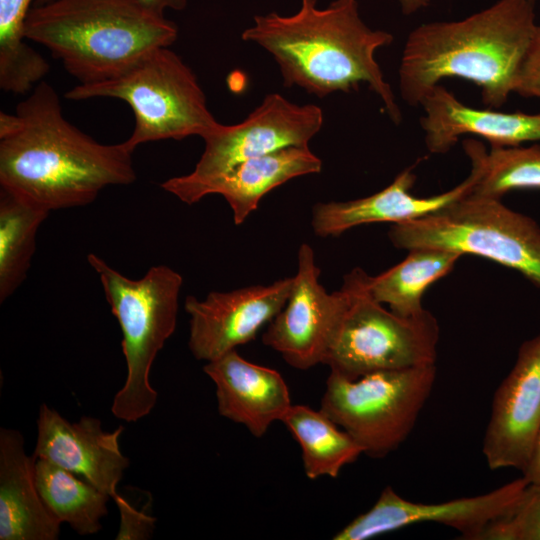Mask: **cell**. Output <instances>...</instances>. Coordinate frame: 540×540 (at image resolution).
<instances>
[{"mask_svg":"<svg viewBox=\"0 0 540 540\" xmlns=\"http://www.w3.org/2000/svg\"><path fill=\"white\" fill-rule=\"evenodd\" d=\"M136 180L125 142L103 144L69 122L57 91L39 82L15 113L0 112V186L48 210L85 206Z\"/></svg>","mask_w":540,"mask_h":540,"instance_id":"obj_1","label":"cell"},{"mask_svg":"<svg viewBox=\"0 0 540 540\" xmlns=\"http://www.w3.org/2000/svg\"><path fill=\"white\" fill-rule=\"evenodd\" d=\"M241 38L273 56L285 87L297 86L323 98L366 83L393 123L400 124V108L375 58L379 48L393 42V35L367 26L358 0H334L325 8L301 2L292 15H256Z\"/></svg>","mask_w":540,"mask_h":540,"instance_id":"obj_2","label":"cell"},{"mask_svg":"<svg viewBox=\"0 0 540 540\" xmlns=\"http://www.w3.org/2000/svg\"><path fill=\"white\" fill-rule=\"evenodd\" d=\"M536 0H498L467 18L425 23L410 32L399 65V89L410 106L444 78L480 87L491 108L506 103L532 45Z\"/></svg>","mask_w":540,"mask_h":540,"instance_id":"obj_3","label":"cell"},{"mask_svg":"<svg viewBox=\"0 0 540 540\" xmlns=\"http://www.w3.org/2000/svg\"><path fill=\"white\" fill-rule=\"evenodd\" d=\"M26 39L47 48L79 84L112 79L178 37L143 0H49L30 9Z\"/></svg>","mask_w":540,"mask_h":540,"instance_id":"obj_4","label":"cell"},{"mask_svg":"<svg viewBox=\"0 0 540 540\" xmlns=\"http://www.w3.org/2000/svg\"><path fill=\"white\" fill-rule=\"evenodd\" d=\"M105 297L122 331L127 376L111 407L118 419L136 422L157 401L150 384L152 364L176 328L182 276L166 265L151 267L140 279H130L90 253Z\"/></svg>","mask_w":540,"mask_h":540,"instance_id":"obj_5","label":"cell"},{"mask_svg":"<svg viewBox=\"0 0 540 540\" xmlns=\"http://www.w3.org/2000/svg\"><path fill=\"white\" fill-rule=\"evenodd\" d=\"M65 97L73 101L107 97L126 102L135 126L124 142L133 152L147 142L203 138L219 124L196 75L169 47L151 51L112 79L75 85Z\"/></svg>","mask_w":540,"mask_h":540,"instance_id":"obj_6","label":"cell"},{"mask_svg":"<svg viewBox=\"0 0 540 540\" xmlns=\"http://www.w3.org/2000/svg\"><path fill=\"white\" fill-rule=\"evenodd\" d=\"M399 249L438 248L509 267L540 287V226L500 199L469 193L424 217L392 224Z\"/></svg>","mask_w":540,"mask_h":540,"instance_id":"obj_7","label":"cell"},{"mask_svg":"<svg viewBox=\"0 0 540 540\" xmlns=\"http://www.w3.org/2000/svg\"><path fill=\"white\" fill-rule=\"evenodd\" d=\"M361 268L343 279L349 301L323 364L348 379L369 373L434 365L440 328L428 310L402 317L383 307L367 287Z\"/></svg>","mask_w":540,"mask_h":540,"instance_id":"obj_8","label":"cell"},{"mask_svg":"<svg viewBox=\"0 0 540 540\" xmlns=\"http://www.w3.org/2000/svg\"><path fill=\"white\" fill-rule=\"evenodd\" d=\"M436 365L384 370L348 379L330 371L320 410L363 454L383 458L412 432L432 393Z\"/></svg>","mask_w":540,"mask_h":540,"instance_id":"obj_9","label":"cell"},{"mask_svg":"<svg viewBox=\"0 0 540 540\" xmlns=\"http://www.w3.org/2000/svg\"><path fill=\"white\" fill-rule=\"evenodd\" d=\"M124 430L112 432L101 421L82 416L70 422L55 409L42 404L37 419V440L33 456L47 460L89 482L116 503L121 526L116 539H145L151 534L155 519L137 510L117 491L129 460L120 450Z\"/></svg>","mask_w":540,"mask_h":540,"instance_id":"obj_10","label":"cell"},{"mask_svg":"<svg viewBox=\"0 0 540 540\" xmlns=\"http://www.w3.org/2000/svg\"><path fill=\"white\" fill-rule=\"evenodd\" d=\"M323 121L317 105H298L278 93L267 94L242 122L219 123L202 138L203 153L189 174L208 178L248 159L288 147H307Z\"/></svg>","mask_w":540,"mask_h":540,"instance_id":"obj_11","label":"cell"},{"mask_svg":"<svg viewBox=\"0 0 540 540\" xmlns=\"http://www.w3.org/2000/svg\"><path fill=\"white\" fill-rule=\"evenodd\" d=\"M320 268L312 247L298 250V267L290 295L268 323L263 343L293 368L307 370L322 363L349 301L344 285L328 293L319 282Z\"/></svg>","mask_w":540,"mask_h":540,"instance_id":"obj_12","label":"cell"},{"mask_svg":"<svg viewBox=\"0 0 540 540\" xmlns=\"http://www.w3.org/2000/svg\"><path fill=\"white\" fill-rule=\"evenodd\" d=\"M528 482L521 476L485 494L441 503L406 500L385 487L374 505L338 531L334 540H366L413 524L433 522L478 540L484 529L515 504Z\"/></svg>","mask_w":540,"mask_h":540,"instance_id":"obj_13","label":"cell"},{"mask_svg":"<svg viewBox=\"0 0 540 540\" xmlns=\"http://www.w3.org/2000/svg\"><path fill=\"white\" fill-rule=\"evenodd\" d=\"M293 277L268 285L210 292L205 299L187 296L190 316L188 346L197 360L213 361L254 339L284 307Z\"/></svg>","mask_w":540,"mask_h":540,"instance_id":"obj_14","label":"cell"},{"mask_svg":"<svg viewBox=\"0 0 540 540\" xmlns=\"http://www.w3.org/2000/svg\"><path fill=\"white\" fill-rule=\"evenodd\" d=\"M540 434V334L524 341L495 390L482 452L491 470L528 464Z\"/></svg>","mask_w":540,"mask_h":540,"instance_id":"obj_15","label":"cell"},{"mask_svg":"<svg viewBox=\"0 0 540 540\" xmlns=\"http://www.w3.org/2000/svg\"><path fill=\"white\" fill-rule=\"evenodd\" d=\"M321 159L307 147H288L243 161L224 173L208 178L190 174L172 177L161 187L186 204L199 202L205 196L219 194L232 209L236 225L254 212L260 200L289 180L319 173Z\"/></svg>","mask_w":540,"mask_h":540,"instance_id":"obj_16","label":"cell"},{"mask_svg":"<svg viewBox=\"0 0 540 540\" xmlns=\"http://www.w3.org/2000/svg\"><path fill=\"white\" fill-rule=\"evenodd\" d=\"M203 371L216 385L218 412L262 437L276 421H282L292 405L281 374L251 363L232 350L207 362Z\"/></svg>","mask_w":540,"mask_h":540,"instance_id":"obj_17","label":"cell"},{"mask_svg":"<svg viewBox=\"0 0 540 540\" xmlns=\"http://www.w3.org/2000/svg\"><path fill=\"white\" fill-rule=\"evenodd\" d=\"M420 105L425 111L420 125L431 153L448 152L460 136L467 134L487 140L491 147L519 146L540 140V114L469 107L441 85H436Z\"/></svg>","mask_w":540,"mask_h":540,"instance_id":"obj_18","label":"cell"},{"mask_svg":"<svg viewBox=\"0 0 540 540\" xmlns=\"http://www.w3.org/2000/svg\"><path fill=\"white\" fill-rule=\"evenodd\" d=\"M414 166L399 173L391 184L367 197L317 203L312 209L311 225L320 237H337L362 224L411 221L433 213L469 194L475 178L469 176L454 188L429 197L411 193L416 181Z\"/></svg>","mask_w":540,"mask_h":540,"instance_id":"obj_19","label":"cell"},{"mask_svg":"<svg viewBox=\"0 0 540 540\" xmlns=\"http://www.w3.org/2000/svg\"><path fill=\"white\" fill-rule=\"evenodd\" d=\"M22 434L0 429V540H55L60 525L44 505Z\"/></svg>","mask_w":540,"mask_h":540,"instance_id":"obj_20","label":"cell"},{"mask_svg":"<svg viewBox=\"0 0 540 540\" xmlns=\"http://www.w3.org/2000/svg\"><path fill=\"white\" fill-rule=\"evenodd\" d=\"M404 260L377 276H367L371 296L402 317L420 315L426 309L422 298L426 289L447 275L462 256L438 248H413Z\"/></svg>","mask_w":540,"mask_h":540,"instance_id":"obj_21","label":"cell"},{"mask_svg":"<svg viewBox=\"0 0 540 540\" xmlns=\"http://www.w3.org/2000/svg\"><path fill=\"white\" fill-rule=\"evenodd\" d=\"M298 442L307 478H336L363 454L354 439L320 409L291 405L282 421Z\"/></svg>","mask_w":540,"mask_h":540,"instance_id":"obj_22","label":"cell"},{"mask_svg":"<svg viewBox=\"0 0 540 540\" xmlns=\"http://www.w3.org/2000/svg\"><path fill=\"white\" fill-rule=\"evenodd\" d=\"M50 210L0 188V302L21 286L36 250V235Z\"/></svg>","mask_w":540,"mask_h":540,"instance_id":"obj_23","label":"cell"},{"mask_svg":"<svg viewBox=\"0 0 540 540\" xmlns=\"http://www.w3.org/2000/svg\"><path fill=\"white\" fill-rule=\"evenodd\" d=\"M34 478L38 493L60 523H67L79 535L101 530L108 514L109 496L77 475L47 460L35 458Z\"/></svg>","mask_w":540,"mask_h":540,"instance_id":"obj_24","label":"cell"},{"mask_svg":"<svg viewBox=\"0 0 540 540\" xmlns=\"http://www.w3.org/2000/svg\"><path fill=\"white\" fill-rule=\"evenodd\" d=\"M462 144L475 178L471 193L501 199L513 190H540L539 144L491 147L490 151L476 139H466Z\"/></svg>","mask_w":540,"mask_h":540,"instance_id":"obj_25","label":"cell"},{"mask_svg":"<svg viewBox=\"0 0 540 540\" xmlns=\"http://www.w3.org/2000/svg\"><path fill=\"white\" fill-rule=\"evenodd\" d=\"M35 1L0 0V87L7 93H30L50 68L25 36L27 16Z\"/></svg>","mask_w":540,"mask_h":540,"instance_id":"obj_26","label":"cell"},{"mask_svg":"<svg viewBox=\"0 0 540 540\" xmlns=\"http://www.w3.org/2000/svg\"><path fill=\"white\" fill-rule=\"evenodd\" d=\"M478 540H540V483H528L515 504Z\"/></svg>","mask_w":540,"mask_h":540,"instance_id":"obj_27","label":"cell"},{"mask_svg":"<svg viewBox=\"0 0 540 540\" xmlns=\"http://www.w3.org/2000/svg\"><path fill=\"white\" fill-rule=\"evenodd\" d=\"M515 92L524 97L540 99V24L519 74Z\"/></svg>","mask_w":540,"mask_h":540,"instance_id":"obj_28","label":"cell"},{"mask_svg":"<svg viewBox=\"0 0 540 540\" xmlns=\"http://www.w3.org/2000/svg\"><path fill=\"white\" fill-rule=\"evenodd\" d=\"M522 477L528 483H540V434L535 444L532 456L522 471Z\"/></svg>","mask_w":540,"mask_h":540,"instance_id":"obj_29","label":"cell"},{"mask_svg":"<svg viewBox=\"0 0 540 540\" xmlns=\"http://www.w3.org/2000/svg\"><path fill=\"white\" fill-rule=\"evenodd\" d=\"M49 0H36L34 4L44 3ZM148 5L154 7L155 9L165 13L166 10H175L181 11L187 5V0H143Z\"/></svg>","mask_w":540,"mask_h":540,"instance_id":"obj_30","label":"cell"},{"mask_svg":"<svg viewBox=\"0 0 540 540\" xmlns=\"http://www.w3.org/2000/svg\"><path fill=\"white\" fill-rule=\"evenodd\" d=\"M402 13L410 15L429 5V0H399Z\"/></svg>","mask_w":540,"mask_h":540,"instance_id":"obj_31","label":"cell"},{"mask_svg":"<svg viewBox=\"0 0 540 540\" xmlns=\"http://www.w3.org/2000/svg\"><path fill=\"white\" fill-rule=\"evenodd\" d=\"M319 0H301L302 3L317 6Z\"/></svg>","mask_w":540,"mask_h":540,"instance_id":"obj_32","label":"cell"}]
</instances>
